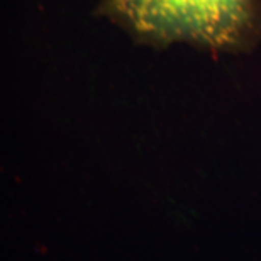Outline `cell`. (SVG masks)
Returning a JSON list of instances; mask_svg holds the SVG:
<instances>
[{"label":"cell","instance_id":"6da1fadb","mask_svg":"<svg viewBox=\"0 0 261 261\" xmlns=\"http://www.w3.org/2000/svg\"><path fill=\"white\" fill-rule=\"evenodd\" d=\"M106 12L151 44L239 51L261 34V0H106Z\"/></svg>","mask_w":261,"mask_h":261}]
</instances>
